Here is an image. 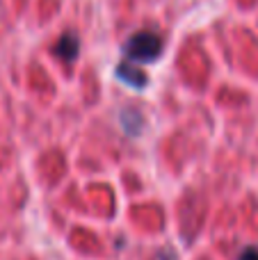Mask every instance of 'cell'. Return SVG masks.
Returning <instances> with one entry per match:
<instances>
[{"instance_id":"obj_1","label":"cell","mask_w":258,"mask_h":260,"mask_svg":"<svg viewBox=\"0 0 258 260\" xmlns=\"http://www.w3.org/2000/svg\"><path fill=\"white\" fill-rule=\"evenodd\" d=\"M123 55L133 62H155V59L163 55V37L155 35L151 30H140L126 39L123 44Z\"/></svg>"},{"instance_id":"obj_2","label":"cell","mask_w":258,"mask_h":260,"mask_svg":"<svg viewBox=\"0 0 258 260\" xmlns=\"http://www.w3.org/2000/svg\"><path fill=\"white\" fill-rule=\"evenodd\" d=\"M117 78L121 82H126V85L135 87V89H142V87L146 85V73L142 71V69L131 67V64H126V62L117 67Z\"/></svg>"},{"instance_id":"obj_3","label":"cell","mask_w":258,"mask_h":260,"mask_svg":"<svg viewBox=\"0 0 258 260\" xmlns=\"http://www.w3.org/2000/svg\"><path fill=\"white\" fill-rule=\"evenodd\" d=\"M78 48H80L78 37L71 35V32H67V35L59 37L57 46H55V55H57V57H62L64 62H73V59L78 57Z\"/></svg>"},{"instance_id":"obj_4","label":"cell","mask_w":258,"mask_h":260,"mask_svg":"<svg viewBox=\"0 0 258 260\" xmlns=\"http://www.w3.org/2000/svg\"><path fill=\"white\" fill-rule=\"evenodd\" d=\"M238 260H258V247H245Z\"/></svg>"}]
</instances>
